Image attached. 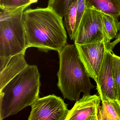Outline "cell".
I'll return each mask as SVG.
<instances>
[{
    "mask_svg": "<svg viewBox=\"0 0 120 120\" xmlns=\"http://www.w3.org/2000/svg\"><path fill=\"white\" fill-rule=\"evenodd\" d=\"M23 19L27 48L59 52L67 44L62 18L51 8L26 9Z\"/></svg>",
    "mask_w": 120,
    "mask_h": 120,
    "instance_id": "6da1fadb",
    "label": "cell"
},
{
    "mask_svg": "<svg viewBox=\"0 0 120 120\" xmlns=\"http://www.w3.org/2000/svg\"><path fill=\"white\" fill-rule=\"evenodd\" d=\"M40 75L36 65H29L0 89V120L15 115L38 98Z\"/></svg>",
    "mask_w": 120,
    "mask_h": 120,
    "instance_id": "7a4b0ae2",
    "label": "cell"
},
{
    "mask_svg": "<svg viewBox=\"0 0 120 120\" xmlns=\"http://www.w3.org/2000/svg\"><path fill=\"white\" fill-rule=\"evenodd\" d=\"M58 52L60 68L57 86L64 97L76 101L81 92L90 94L91 89L94 86L90 82L76 45L67 44Z\"/></svg>",
    "mask_w": 120,
    "mask_h": 120,
    "instance_id": "3957f363",
    "label": "cell"
},
{
    "mask_svg": "<svg viewBox=\"0 0 120 120\" xmlns=\"http://www.w3.org/2000/svg\"><path fill=\"white\" fill-rule=\"evenodd\" d=\"M26 9H0V64L27 49L23 13Z\"/></svg>",
    "mask_w": 120,
    "mask_h": 120,
    "instance_id": "277c9868",
    "label": "cell"
},
{
    "mask_svg": "<svg viewBox=\"0 0 120 120\" xmlns=\"http://www.w3.org/2000/svg\"><path fill=\"white\" fill-rule=\"evenodd\" d=\"M103 13L86 8L73 41L75 45H82L104 40L111 42L102 23Z\"/></svg>",
    "mask_w": 120,
    "mask_h": 120,
    "instance_id": "5b68a950",
    "label": "cell"
},
{
    "mask_svg": "<svg viewBox=\"0 0 120 120\" xmlns=\"http://www.w3.org/2000/svg\"><path fill=\"white\" fill-rule=\"evenodd\" d=\"M31 106L28 120H66L69 111L64 100L54 94L38 98Z\"/></svg>",
    "mask_w": 120,
    "mask_h": 120,
    "instance_id": "8992f818",
    "label": "cell"
},
{
    "mask_svg": "<svg viewBox=\"0 0 120 120\" xmlns=\"http://www.w3.org/2000/svg\"><path fill=\"white\" fill-rule=\"evenodd\" d=\"M111 42L100 40L82 45H75L79 56L90 78L97 81L106 52Z\"/></svg>",
    "mask_w": 120,
    "mask_h": 120,
    "instance_id": "52a82bcc",
    "label": "cell"
},
{
    "mask_svg": "<svg viewBox=\"0 0 120 120\" xmlns=\"http://www.w3.org/2000/svg\"><path fill=\"white\" fill-rule=\"evenodd\" d=\"M96 83V90L101 101L105 98L116 99L112 50H107L106 52Z\"/></svg>",
    "mask_w": 120,
    "mask_h": 120,
    "instance_id": "ba28073f",
    "label": "cell"
},
{
    "mask_svg": "<svg viewBox=\"0 0 120 120\" xmlns=\"http://www.w3.org/2000/svg\"><path fill=\"white\" fill-rule=\"evenodd\" d=\"M101 101L99 95L84 94L69 110L66 120H99Z\"/></svg>",
    "mask_w": 120,
    "mask_h": 120,
    "instance_id": "9c48e42d",
    "label": "cell"
},
{
    "mask_svg": "<svg viewBox=\"0 0 120 120\" xmlns=\"http://www.w3.org/2000/svg\"><path fill=\"white\" fill-rule=\"evenodd\" d=\"M25 54L12 56L7 63L0 66V89L29 66L24 58Z\"/></svg>",
    "mask_w": 120,
    "mask_h": 120,
    "instance_id": "30bf717a",
    "label": "cell"
},
{
    "mask_svg": "<svg viewBox=\"0 0 120 120\" xmlns=\"http://www.w3.org/2000/svg\"><path fill=\"white\" fill-rule=\"evenodd\" d=\"M86 8H90L118 19L120 17V0H85Z\"/></svg>",
    "mask_w": 120,
    "mask_h": 120,
    "instance_id": "8fae6325",
    "label": "cell"
},
{
    "mask_svg": "<svg viewBox=\"0 0 120 120\" xmlns=\"http://www.w3.org/2000/svg\"><path fill=\"white\" fill-rule=\"evenodd\" d=\"M99 120H120V102L117 99L105 98L99 109Z\"/></svg>",
    "mask_w": 120,
    "mask_h": 120,
    "instance_id": "7c38bea8",
    "label": "cell"
},
{
    "mask_svg": "<svg viewBox=\"0 0 120 120\" xmlns=\"http://www.w3.org/2000/svg\"><path fill=\"white\" fill-rule=\"evenodd\" d=\"M102 19L106 33L109 40H112L115 38L119 31V22L117 18L104 14Z\"/></svg>",
    "mask_w": 120,
    "mask_h": 120,
    "instance_id": "4fadbf2b",
    "label": "cell"
},
{
    "mask_svg": "<svg viewBox=\"0 0 120 120\" xmlns=\"http://www.w3.org/2000/svg\"><path fill=\"white\" fill-rule=\"evenodd\" d=\"M78 1V0H75L71 4L64 16L68 34L71 40H73V38L74 32L76 21Z\"/></svg>",
    "mask_w": 120,
    "mask_h": 120,
    "instance_id": "5bb4252c",
    "label": "cell"
},
{
    "mask_svg": "<svg viewBox=\"0 0 120 120\" xmlns=\"http://www.w3.org/2000/svg\"><path fill=\"white\" fill-rule=\"evenodd\" d=\"M38 0H0V9L6 10L26 9L31 5L38 2Z\"/></svg>",
    "mask_w": 120,
    "mask_h": 120,
    "instance_id": "9a60e30c",
    "label": "cell"
},
{
    "mask_svg": "<svg viewBox=\"0 0 120 120\" xmlns=\"http://www.w3.org/2000/svg\"><path fill=\"white\" fill-rule=\"evenodd\" d=\"M75 0H48V7L55 11L61 17H64Z\"/></svg>",
    "mask_w": 120,
    "mask_h": 120,
    "instance_id": "2e32d148",
    "label": "cell"
},
{
    "mask_svg": "<svg viewBox=\"0 0 120 120\" xmlns=\"http://www.w3.org/2000/svg\"><path fill=\"white\" fill-rule=\"evenodd\" d=\"M113 69L116 99L120 102V56L113 52Z\"/></svg>",
    "mask_w": 120,
    "mask_h": 120,
    "instance_id": "e0dca14e",
    "label": "cell"
},
{
    "mask_svg": "<svg viewBox=\"0 0 120 120\" xmlns=\"http://www.w3.org/2000/svg\"><path fill=\"white\" fill-rule=\"evenodd\" d=\"M86 9V7L85 0H78V6H77L76 21L74 32L73 40L76 34L81 20L82 17Z\"/></svg>",
    "mask_w": 120,
    "mask_h": 120,
    "instance_id": "ac0fdd59",
    "label": "cell"
},
{
    "mask_svg": "<svg viewBox=\"0 0 120 120\" xmlns=\"http://www.w3.org/2000/svg\"><path fill=\"white\" fill-rule=\"evenodd\" d=\"M115 40L110 43V48L111 50L114 48L115 46L120 42V22H119V29L118 33L116 36Z\"/></svg>",
    "mask_w": 120,
    "mask_h": 120,
    "instance_id": "d6986e66",
    "label": "cell"
}]
</instances>
